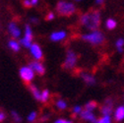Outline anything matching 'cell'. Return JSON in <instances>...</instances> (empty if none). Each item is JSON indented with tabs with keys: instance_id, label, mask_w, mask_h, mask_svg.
Wrapping results in <instances>:
<instances>
[{
	"instance_id": "1",
	"label": "cell",
	"mask_w": 124,
	"mask_h": 123,
	"mask_svg": "<svg viewBox=\"0 0 124 123\" xmlns=\"http://www.w3.org/2000/svg\"><path fill=\"white\" fill-rule=\"evenodd\" d=\"M80 25L90 31H96L101 25V13L99 10H90L80 17Z\"/></svg>"
},
{
	"instance_id": "2",
	"label": "cell",
	"mask_w": 124,
	"mask_h": 123,
	"mask_svg": "<svg viewBox=\"0 0 124 123\" xmlns=\"http://www.w3.org/2000/svg\"><path fill=\"white\" fill-rule=\"evenodd\" d=\"M81 38L85 41H88L92 44H94V45H101L104 41V36L99 30L92 31V32L89 34L82 35Z\"/></svg>"
},
{
	"instance_id": "3",
	"label": "cell",
	"mask_w": 124,
	"mask_h": 123,
	"mask_svg": "<svg viewBox=\"0 0 124 123\" xmlns=\"http://www.w3.org/2000/svg\"><path fill=\"white\" fill-rule=\"evenodd\" d=\"M56 11L61 16L69 17L76 13V6L72 2L68 1H59L56 5Z\"/></svg>"
},
{
	"instance_id": "4",
	"label": "cell",
	"mask_w": 124,
	"mask_h": 123,
	"mask_svg": "<svg viewBox=\"0 0 124 123\" xmlns=\"http://www.w3.org/2000/svg\"><path fill=\"white\" fill-rule=\"evenodd\" d=\"M77 61H78V55H77L73 50H68L66 53L64 63H63V67L65 69L71 70L76 66Z\"/></svg>"
},
{
	"instance_id": "5",
	"label": "cell",
	"mask_w": 124,
	"mask_h": 123,
	"mask_svg": "<svg viewBox=\"0 0 124 123\" xmlns=\"http://www.w3.org/2000/svg\"><path fill=\"white\" fill-rule=\"evenodd\" d=\"M21 79L26 83V84H30L33 81L34 77H35V71L31 68L30 66H24L20 69L19 71Z\"/></svg>"
},
{
	"instance_id": "6",
	"label": "cell",
	"mask_w": 124,
	"mask_h": 123,
	"mask_svg": "<svg viewBox=\"0 0 124 123\" xmlns=\"http://www.w3.org/2000/svg\"><path fill=\"white\" fill-rule=\"evenodd\" d=\"M30 51H31V54H32V56H33L36 60L41 61V60L43 59V52H42V49H41V47L39 46L38 43H33L32 45H31Z\"/></svg>"
},
{
	"instance_id": "7",
	"label": "cell",
	"mask_w": 124,
	"mask_h": 123,
	"mask_svg": "<svg viewBox=\"0 0 124 123\" xmlns=\"http://www.w3.org/2000/svg\"><path fill=\"white\" fill-rule=\"evenodd\" d=\"M8 30L13 38H19L21 37V30L19 29L16 22H11L8 25Z\"/></svg>"
},
{
	"instance_id": "8",
	"label": "cell",
	"mask_w": 124,
	"mask_h": 123,
	"mask_svg": "<svg viewBox=\"0 0 124 123\" xmlns=\"http://www.w3.org/2000/svg\"><path fill=\"white\" fill-rule=\"evenodd\" d=\"M29 66L35 71V73H37L39 75H43L45 72V67L43 66V64L40 61H38V60L32 61V62H30Z\"/></svg>"
},
{
	"instance_id": "9",
	"label": "cell",
	"mask_w": 124,
	"mask_h": 123,
	"mask_svg": "<svg viewBox=\"0 0 124 123\" xmlns=\"http://www.w3.org/2000/svg\"><path fill=\"white\" fill-rule=\"evenodd\" d=\"M101 112L104 116H109L110 113L112 112V100L110 99H107L104 101V103L101 107Z\"/></svg>"
},
{
	"instance_id": "10",
	"label": "cell",
	"mask_w": 124,
	"mask_h": 123,
	"mask_svg": "<svg viewBox=\"0 0 124 123\" xmlns=\"http://www.w3.org/2000/svg\"><path fill=\"white\" fill-rule=\"evenodd\" d=\"M67 34L65 31H57V32H53L50 35V39L52 41H61L66 38Z\"/></svg>"
},
{
	"instance_id": "11",
	"label": "cell",
	"mask_w": 124,
	"mask_h": 123,
	"mask_svg": "<svg viewBox=\"0 0 124 123\" xmlns=\"http://www.w3.org/2000/svg\"><path fill=\"white\" fill-rule=\"evenodd\" d=\"M81 117L83 118V119H85V120H87V121H90V122H92V123H96L97 121H96V116H95V114L93 113V111H90V110H83L82 112H81Z\"/></svg>"
},
{
	"instance_id": "12",
	"label": "cell",
	"mask_w": 124,
	"mask_h": 123,
	"mask_svg": "<svg viewBox=\"0 0 124 123\" xmlns=\"http://www.w3.org/2000/svg\"><path fill=\"white\" fill-rule=\"evenodd\" d=\"M81 77L88 85H94L96 83V79L94 78V76H92L89 73H81Z\"/></svg>"
},
{
	"instance_id": "13",
	"label": "cell",
	"mask_w": 124,
	"mask_h": 123,
	"mask_svg": "<svg viewBox=\"0 0 124 123\" xmlns=\"http://www.w3.org/2000/svg\"><path fill=\"white\" fill-rule=\"evenodd\" d=\"M30 90H31V93L33 94L34 98L37 100H41V92L34 85H30Z\"/></svg>"
},
{
	"instance_id": "14",
	"label": "cell",
	"mask_w": 124,
	"mask_h": 123,
	"mask_svg": "<svg viewBox=\"0 0 124 123\" xmlns=\"http://www.w3.org/2000/svg\"><path fill=\"white\" fill-rule=\"evenodd\" d=\"M114 117L117 121H122L124 119V106H118L115 112H114Z\"/></svg>"
},
{
	"instance_id": "15",
	"label": "cell",
	"mask_w": 124,
	"mask_h": 123,
	"mask_svg": "<svg viewBox=\"0 0 124 123\" xmlns=\"http://www.w3.org/2000/svg\"><path fill=\"white\" fill-rule=\"evenodd\" d=\"M8 45H9V47H10L13 51H15V52L19 51V50H20V47H21V43H20L19 41H17V40H15V39L9 40Z\"/></svg>"
},
{
	"instance_id": "16",
	"label": "cell",
	"mask_w": 124,
	"mask_h": 123,
	"mask_svg": "<svg viewBox=\"0 0 124 123\" xmlns=\"http://www.w3.org/2000/svg\"><path fill=\"white\" fill-rule=\"evenodd\" d=\"M24 38H26L30 40H33V38H34L33 30H32V28H31L30 25H26V27H25V37Z\"/></svg>"
},
{
	"instance_id": "17",
	"label": "cell",
	"mask_w": 124,
	"mask_h": 123,
	"mask_svg": "<svg viewBox=\"0 0 124 123\" xmlns=\"http://www.w3.org/2000/svg\"><path fill=\"white\" fill-rule=\"evenodd\" d=\"M116 25H117V23H116V21L113 20V19H108V20L105 22V27H106L108 30H113V29H115Z\"/></svg>"
},
{
	"instance_id": "18",
	"label": "cell",
	"mask_w": 124,
	"mask_h": 123,
	"mask_svg": "<svg viewBox=\"0 0 124 123\" xmlns=\"http://www.w3.org/2000/svg\"><path fill=\"white\" fill-rule=\"evenodd\" d=\"M20 43H21V45H23L24 47L30 48L31 45L33 44V40H30V39H28V38H22L20 39Z\"/></svg>"
},
{
	"instance_id": "19",
	"label": "cell",
	"mask_w": 124,
	"mask_h": 123,
	"mask_svg": "<svg viewBox=\"0 0 124 123\" xmlns=\"http://www.w3.org/2000/svg\"><path fill=\"white\" fill-rule=\"evenodd\" d=\"M97 107V102L96 101H90L88 102L86 105H85V109L86 110H90V111H93L95 108Z\"/></svg>"
},
{
	"instance_id": "20",
	"label": "cell",
	"mask_w": 124,
	"mask_h": 123,
	"mask_svg": "<svg viewBox=\"0 0 124 123\" xmlns=\"http://www.w3.org/2000/svg\"><path fill=\"white\" fill-rule=\"evenodd\" d=\"M49 99V92L47 90H43L41 92V101L42 102H46Z\"/></svg>"
},
{
	"instance_id": "21",
	"label": "cell",
	"mask_w": 124,
	"mask_h": 123,
	"mask_svg": "<svg viewBox=\"0 0 124 123\" xmlns=\"http://www.w3.org/2000/svg\"><path fill=\"white\" fill-rule=\"evenodd\" d=\"M56 106L58 107L59 109H65L67 107V103L65 100H59L56 101Z\"/></svg>"
},
{
	"instance_id": "22",
	"label": "cell",
	"mask_w": 124,
	"mask_h": 123,
	"mask_svg": "<svg viewBox=\"0 0 124 123\" xmlns=\"http://www.w3.org/2000/svg\"><path fill=\"white\" fill-rule=\"evenodd\" d=\"M123 46H124V39L119 38L116 41V47H117V49H118L119 52H122L123 51Z\"/></svg>"
},
{
	"instance_id": "23",
	"label": "cell",
	"mask_w": 124,
	"mask_h": 123,
	"mask_svg": "<svg viewBox=\"0 0 124 123\" xmlns=\"http://www.w3.org/2000/svg\"><path fill=\"white\" fill-rule=\"evenodd\" d=\"M96 123H111V119L109 116H102L101 119H99Z\"/></svg>"
},
{
	"instance_id": "24",
	"label": "cell",
	"mask_w": 124,
	"mask_h": 123,
	"mask_svg": "<svg viewBox=\"0 0 124 123\" xmlns=\"http://www.w3.org/2000/svg\"><path fill=\"white\" fill-rule=\"evenodd\" d=\"M37 118V112H31L30 113V115L28 116V120L30 121V122H33V121H35V119Z\"/></svg>"
},
{
	"instance_id": "25",
	"label": "cell",
	"mask_w": 124,
	"mask_h": 123,
	"mask_svg": "<svg viewBox=\"0 0 124 123\" xmlns=\"http://www.w3.org/2000/svg\"><path fill=\"white\" fill-rule=\"evenodd\" d=\"M73 112H74L75 114H81V112H82V107L79 106V105L74 106V107H73Z\"/></svg>"
},
{
	"instance_id": "26",
	"label": "cell",
	"mask_w": 124,
	"mask_h": 123,
	"mask_svg": "<svg viewBox=\"0 0 124 123\" xmlns=\"http://www.w3.org/2000/svg\"><path fill=\"white\" fill-rule=\"evenodd\" d=\"M54 18H55L54 13H53V12H49V13H47V15H46L45 20H46V21H51V20H53Z\"/></svg>"
},
{
	"instance_id": "27",
	"label": "cell",
	"mask_w": 124,
	"mask_h": 123,
	"mask_svg": "<svg viewBox=\"0 0 124 123\" xmlns=\"http://www.w3.org/2000/svg\"><path fill=\"white\" fill-rule=\"evenodd\" d=\"M23 5L26 7V8H30V7H32V2H31V0H24L23 1Z\"/></svg>"
},
{
	"instance_id": "28",
	"label": "cell",
	"mask_w": 124,
	"mask_h": 123,
	"mask_svg": "<svg viewBox=\"0 0 124 123\" xmlns=\"http://www.w3.org/2000/svg\"><path fill=\"white\" fill-rule=\"evenodd\" d=\"M12 115H13L14 119L16 120V121H18V122L21 121V117H20V115L18 113H16V111H12Z\"/></svg>"
},
{
	"instance_id": "29",
	"label": "cell",
	"mask_w": 124,
	"mask_h": 123,
	"mask_svg": "<svg viewBox=\"0 0 124 123\" xmlns=\"http://www.w3.org/2000/svg\"><path fill=\"white\" fill-rule=\"evenodd\" d=\"M54 123H72V122L69 120H66V119H58Z\"/></svg>"
},
{
	"instance_id": "30",
	"label": "cell",
	"mask_w": 124,
	"mask_h": 123,
	"mask_svg": "<svg viewBox=\"0 0 124 123\" xmlns=\"http://www.w3.org/2000/svg\"><path fill=\"white\" fill-rule=\"evenodd\" d=\"M30 20H31V22H32L33 24H38V23H39V19H38V18H36V17L31 18Z\"/></svg>"
},
{
	"instance_id": "31",
	"label": "cell",
	"mask_w": 124,
	"mask_h": 123,
	"mask_svg": "<svg viewBox=\"0 0 124 123\" xmlns=\"http://www.w3.org/2000/svg\"><path fill=\"white\" fill-rule=\"evenodd\" d=\"M4 119H5V113L0 111V122H2Z\"/></svg>"
},
{
	"instance_id": "32",
	"label": "cell",
	"mask_w": 124,
	"mask_h": 123,
	"mask_svg": "<svg viewBox=\"0 0 124 123\" xmlns=\"http://www.w3.org/2000/svg\"><path fill=\"white\" fill-rule=\"evenodd\" d=\"M31 2H32V5L33 6H36L39 3V0H31Z\"/></svg>"
},
{
	"instance_id": "33",
	"label": "cell",
	"mask_w": 124,
	"mask_h": 123,
	"mask_svg": "<svg viewBox=\"0 0 124 123\" xmlns=\"http://www.w3.org/2000/svg\"><path fill=\"white\" fill-rule=\"evenodd\" d=\"M103 1H104V0H96V3H97L98 5H101V4L103 3Z\"/></svg>"
},
{
	"instance_id": "34",
	"label": "cell",
	"mask_w": 124,
	"mask_h": 123,
	"mask_svg": "<svg viewBox=\"0 0 124 123\" xmlns=\"http://www.w3.org/2000/svg\"><path fill=\"white\" fill-rule=\"evenodd\" d=\"M77 1H80V0H77Z\"/></svg>"
}]
</instances>
